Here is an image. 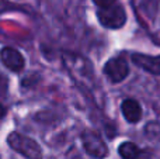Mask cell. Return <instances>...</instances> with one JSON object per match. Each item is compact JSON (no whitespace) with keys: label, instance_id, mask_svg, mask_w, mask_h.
<instances>
[{"label":"cell","instance_id":"obj_6","mask_svg":"<svg viewBox=\"0 0 160 159\" xmlns=\"http://www.w3.org/2000/svg\"><path fill=\"white\" fill-rule=\"evenodd\" d=\"M133 64H136L143 70L152 73V75H160V55L149 56L143 54H133L132 55Z\"/></svg>","mask_w":160,"mask_h":159},{"label":"cell","instance_id":"obj_2","mask_svg":"<svg viewBox=\"0 0 160 159\" xmlns=\"http://www.w3.org/2000/svg\"><path fill=\"white\" fill-rule=\"evenodd\" d=\"M101 25L105 28H121L127 21V13H125L124 7L121 4H112L110 7L100 8L97 13Z\"/></svg>","mask_w":160,"mask_h":159},{"label":"cell","instance_id":"obj_11","mask_svg":"<svg viewBox=\"0 0 160 159\" xmlns=\"http://www.w3.org/2000/svg\"><path fill=\"white\" fill-rule=\"evenodd\" d=\"M4 115H6V109H4V106L0 103V118H3Z\"/></svg>","mask_w":160,"mask_h":159},{"label":"cell","instance_id":"obj_8","mask_svg":"<svg viewBox=\"0 0 160 159\" xmlns=\"http://www.w3.org/2000/svg\"><path fill=\"white\" fill-rule=\"evenodd\" d=\"M118 152L124 159H138L141 155V149L133 142H122L118 148Z\"/></svg>","mask_w":160,"mask_h":159},{"label":"cell","instance_id":"obj_7","mask_svg":"<svg viewBox=\"0 0 160 159\" xmlns=\"http://www.w3.org/2000/svg\"><path fill=\"white\" fill-rule=\"evenodd\" d=\"M121 110H122V114H124L125 120L132 124L138 123L142 118V107H141V104L136 100H133V99H127V100L122 101Z\"/></svg>","mask_w":160,"mask_h":159},{"label":"cell","instance_id":"obj_5","mask_svg":"<svg viewBox=\"0 0 160 159\" xmlns=\"http://www.w3.org/2000/svg\"><path fill=\"white\" fill-rule=\"evenodd\" d=\"M104 73L112 83H118L128 76L129 68L124 58H112L104 65Z\"/></svg>","mask_w":160,"mask_h":159},{"label":"cell","instance_id":"obj_3","mask_svg":"<svg viewBox=\"0 0 160 159\" xmlns=\"http://www.w3.org/2000/svg\"><path fill=\"white\" fill-rule=\"evenodd\" d=\"M82 142L84 146L86 152H87L90 156L97 158V159H102L107 156L108 154V148L105 145V142L102 141V138L100 137L97 132L94 131H84L82 134Z\"/></svg>","mask_w":160,"mask_h":159},{"label":"cell","instance_id":"obj_10","mask_svg":"<svg viewBox=\"0 0 160 159\" xmlns=\"http://www.w3.org/2000/svg\"><path fill=\"white\" fill-rule=\"evenodd\" d=\"M93 2L100 8H105V7H110V6L115 4V0H93Z\"/></svg>","mask_w":160,"mask_h":159},{"label":"cell","instance_id":"obj_4","mask_svg":"<svg viewBox=\"0 0 160 159\" xmlns=\"http://www.w3.org/2000/svg\"><path fill=\"white\" fill-rule=\"evenodd\" d=\"M0 61H2V64L8 70H11L14 73L21 72L25 66V59L21 55V52L11 47L2 48V51H0Z\"/></svg>","mask_w":160,"mask_h":159},{"label":"cell","instance_id":"obj_1","mask_svg":"<svg viewBox=\"0 0 160 159\" xmlns=\"http://www.w3.org/2000/svg\"><path fill=\"white\" fill-rule=\"evenodd\" d=\"M7 144L13 151L22 155L25 159H42L44 156L39 144L21 132H10L7 137Z\"/></svg>","mask_w":160,"mask_h":159},{"label":"cell","instance_id":"obj_9","mask_svg":"<svg viewBox=\"0 0 160 159\" xmlns=\"http://www.w3.org/2000/svg\"><path fill=\"white\" fill-rule=\"evenodd\" d=\"M145 134L148 135V138L150 140H156L160 141V123H149L146 127H145Z\"/></svg>","mask_w":160,"mask_h":159}]
</instances>
